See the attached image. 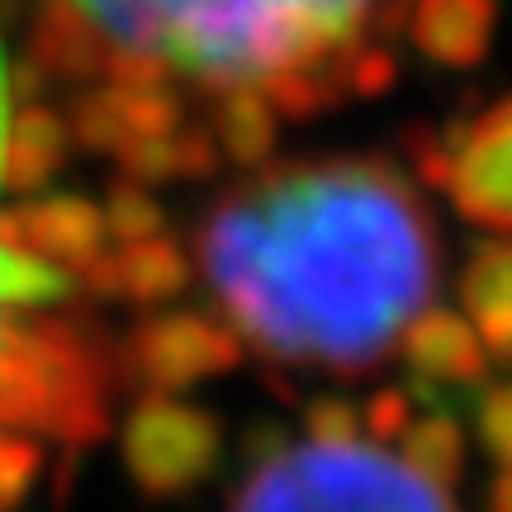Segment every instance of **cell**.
I'll return each mask as SVG.
<instances>
[{"instance_id": "1", "label": "cell", "mask_w": 512, "mask_h": 512, "mask_svg": "<svg viewBox=\"0 0 512 512\" xmlns=\"http://www.w3.org/2000/svg\"><path fill=\"white\" fill-rule=\"evenodd\" d=\"M195 261L247 347L356 380L432 309L441 228L389 157H309L256 166L209 204Z\"/></svg>"}, {"instance_id": "2", "label": "cell", "mask_w": 512, "mask_h": 512, "mask_svg": "<svg viewBox=\"0 0 512 512\" xmlns=\"http://www.w3.org/2000/svg\"><path fill=\"white\" fill-rule=\"evenodd\" d=\"M110 48L157 57L209 91L342 67L384 0H72Z\"/></svg>"}, {"instance_id": "3", "label": "cell", "mask_w": 512, "mask_h": 512, "mask_svg": "<svg viewBox=\"0 0 512 512\" xmlns=\"http://www.w3.org/2000/svg\"><path fill=\"white\" fill-rule=\"evenodd\" d=\"M228 512H460L451 494L380 446H285L252 465Z\"/></svg>"}, {"instance_id": "4", "label": "cell", "mask_w": 512, "mask_h": 512, "mask_svg": "<svg viewBox=\"0 0 512 512\" xmlns=\"http://www.w3.org/2000/svg\"><path fill=\"white\" fill-rule=\"evenodd\" d=\"M128 479L143 498H185L223 465L228 432L214 408L176 394H143L119 432Z\"/></svg>"}, {"instance_id": "5", "label": "cell", "mask_w": 512, "mask_h": 512, "mask_svg": "<svg viewBox=\"0 0 512 512\" xmlns=\"http://www.w3.org/2000/svg\"><path fill=\"white\" fill-rule=\"evenodd\" d=\"M119 384L147 394H181L242 366V337L209 313H147L124 342H114Z\"/></svg>"}, {"instance_id": "6", "label": "cell", "mask_w": 512, "mask_h": 512, "mask_svg": "<svg viewBox=\"0 0 512 512\" xmlns=\"http://www.w3.org/2000/svg\"><path fill=\"white\" fill-rule=\"evenodd\" d=\"M451 138V181L446 195L456 214L475 228L512 238V95L460 114Z\"/></svg>"}, {"instance_id": "7", "label": "cell", "mask_w": 512, "mask_h": 512, "mask_svg": "<svg viewBox=\"0 0 512 512\" xmlns=\"http://www.w3.org/2000/svg\"><path fill=\"white\" fill-rule=\"evenodd\" d=\"M403 366L413 375V399L441 403L437 389H470L484 384L489 375V351L479 342V332L470 328V318H460L451 309H422L408 332L399 337Z\"/></svg>"}, {"instance_id": "8", "label": "cell", "mask_w": 512, "mask_h": 512, "mask_svg": "<svg viewBox=\"0 0 512 512\" xmlns=\"http://www.w3.org/2000/svg\"><path fill=\"white\" fill-rule=\"evenodd\" d=\"M498 29V0H413L408 38L427 62L446 72H470L489 57Z\"/></svg>"}, {"instance_id": "9", "label": "cell", "mask_w": 512, "mask_h": 512, "mask_svg": "<svg viewBox=\"0 0 512 512\" xmlns=\"http://www.w3.org/2000/svg\"><path fill=\"white\" fill-rule=\"evenodd\" d=\"M460 304L494 366H512V238L470 247L460 266Z\"/></svg>"}, {"instance_id": "10", "label": "cell", "mask_w": 512, "mask_h": 512, "mask_svg": "<svg viewBox=\"0 0 512 512\" xmlns=\"http://www.w3.org/2000/svg\"><path fill=\"white\" fill-rule=\"evenodd\" d=\"M105 57H110V43L100 38L91 19L76 10L72 0H43L34 15V29H29V62L48 81H95L105 72Z\"/></svg>"}, {"instance_id": "11", "label": "cell", "mask_w": 512, "mask_h": 512, "mask_svg": "<svg viewBox=\"0 0 512 512\" xmlns=\"http://www.w3.org/2000/svg\"><path fill=\"white\" fill-rule=\"evenodd\" d=\"M72 157V124L67 114H57L53 105H24L19 114H10L5 128V147H0V185L29 195L43 190L57 171Z\"/></svg>"}, {"instance_id": "12", "label": "cell", "mask_w": 512, "mask_h": 512, "mask_svg": "<svg viewBox=\"0 0 512 512\" xmlns=\"http://www.w3.org/2000/svg\"><path fill=\"white\" fill-rule=\"evenodd\" d=\"M209 133L219 143L223 162H233L238 171H256V166L271 162L275 143H280V114L261 86H233V91H219V100H214Z\"/></svg>"}, {"instance_id": "13", "label": "cell", "mask_w": 512, "mask_h": 512, "mask_svg": "<svg viewBox=\"0 0 512 512\" xmlns=\"http://www.w3.org/2000/svg\"><path fill=\"white\" fill-rule=\"evenodd\" d=\"M114 256V275H119V299L138 304V309H157V304H171L176 294L190 290V256L176 238H143V242H124Z\"/></svg>"}, {"instance_id": "14", "label": "cell", "mask_w": 512, "mask_h": 512, "mask_svg": "<svg viewBox=\"0 0 512 512\" xmlns=\"http://www.w3.org/2000/svg\"><path fill=\"white\" fill-rule=\"evenodd\" d=\"M399 446L403 460L441 489L460 484V475H465V427L446 408H432L427 418H413V427L399 437Z\"/></svg>"}, {"instance_id": "15", "label": "cell", "mask_w": 512, "mask_h": 512, "mask_svg": "<svg viewBox=\"0 0 512 512\" xmlns=\"http://www.w3.org/2000/svg\"><path fill=\"white\" fill-rule=\"evenodd\" d=\"M67 124H72V143H81L86 152H100V157H119V147L128 143V128L119 119L110 86L76 91L67 105Z\"/></svg>"}, {"instance_id": "16", "label": "cell", "mask_w": 512, "mask_h": 512, "mask_svg": "<svg viewBox=\"0 0 512 512\" xmlns=\"http://www.w3.org/2000/svg\"><path fill=\"white\" fill-rule=\"evenodd\" d=\"M105 233H110L114 242H143V238H157L162 233V204L152 200V190L138 181H128V176H119V181H110V195H105Z\"/></svg>"}, {"instance_id": "17", "label": "cell", "mask_w": 512, "mask_h": 512, "mask_svg": "<svg viewBox=\"0 0 512 512\" xmlns=\"http://www.w3.org/2000/svg\"><path fill=\"white\" fill-rule=\"evenodd\" d=\"M57 299H67V275L48 261L0 247V304L34 309V304H57Z\"/></svg>"}, {"instance_id": "18", "label": "cell", "mask_w": 512, "mask_h": 512, "mask_svg": "<svg viewBox=\"0 0 512 512\" xmlns=\"http://www.w3.org/2000/svg\"><path fill=\"white\" fill-rule=\"evenodd\" d=\"M38 470H43V446L29 432L0 427V512L24 508V498L38 484Z\"/></svg>"}, {"instance_id": "19", "label": "cell", "mask_w": 512, "mask_h": 512, "mask_svg": "<svg viewBox=\"0 0 512 512\" xmlns=\"http://www.w3.org/2000/svg\"><path fill=\"white\" fill-rule=\"evenodd\" d=\"M475 437H479V446L498 460V465H512V380L479 389V399H475Z\"/></svg>"}, {"instance_id": "20", "label": "cell", "mask_w": 512, "mask_h": 512, "mask_svg": "<svg viewBox=\"0 0 512 512\" xmlns=\"http://www.w3.org/2000/svg\"><path fill=\"white\" fill-rule=\"evenodd\" d=\"M361 408L351 399H337V394H323L304 408V437L318 441V446H347V441H361Z\"/></svg>"}, {"instance_id": "21", "label": "cell", "mask_w": 512, "mask_h": 512, "mask_svg": "<svg viewBox=\"0 0 512 512\" xmlns=\"http://www.w3.org/2000/svg\"><path fill=\"white\" fill-rule=\"evenodd\" d=\"M119 166H124L128 181L138 185H157V181H181L176 171V133L162 138H133L119 147Z\"/></svg>"}, {"instance_id": "22", "label": "cell", "mask_w": 512, "mask_h": 512, "mask_svg": "<svg viewBox=\"0 0 512 512\" xmlns=\"http://www.w3.org/2000/svg\"><path fill=\"white\" fill-rule=\"evenodd\" d=\"M403 152H408V171L418 176L427 190H446L451 181V138L441 128H408L403 133Z\"/></svg>"}, {"instance_id": "23", "label": "cell", "mask_w": 512, "mask_h": 512, "mask_svg": "<svg viewBox=\"0 0 512 512\" xmlns=\"http://www.w3.org/2000/svg\"><path fill=\"white\" fill-rule=\"evenodd\" d=\"M394 81H399V57H394V48L361 43V48L347 57V95H356V100H375V95H384Z\"/></svg>"}, {"instance_id": "24", "label": "cell", "mask_w": 512, "mask_h": 512, "mask_svg": "<svg viewBox=\"0 0 512 512\" xmlns=\"http://www.w3.org/2000/svg\"><path fill=\"white\" fill-rule=\"evenodd\" d=\"M361 427H366L370 437L380 441H399L408 427H413V389H399V384H389L380 394H370V403L361 408Z\"/></svg>"}, {"instance_id": "25", "label": "cell", "mask_w": 512, "mask_h": 512, "mask_svg": "<svg viewBox=\"0 0 512 512\" xmlns=\"http://www.w3.org/2000/svg\"><path fill=\"white\" fill-rule=\"evenodd\" d=\"M219 166H223V152L209 128L200 124L176 128V171H181V181H209Z\"/></svg>"}, {"instance_id": "26", "label": "cell", "mask_w": 512, "mask_h": 512, "mask_svg": "<svg viewBox=\"0 0 512 512\" xmlns=\"http://www.w3.org/2000/svg\"><path fill=\"white\" fill-rule=\"evenodd\" d=\"M5 10H10V0H0V24H5ZM10 105H15V95H10V57H5V38H0V147H5V128H10Z\"/></svg>"}, {"instance_id": "27", "label": "cell", "mask_w": 512, "mask_h": 512, "mask_svg": "<svg viewBox=\"0 0 512 512\" xmlns=\"http://www.w3.org/2000/svg\"><path fill=\"white\" fill-rule=\"evenodd\" d=\"M489 512H512V465H503V475L489 484Z\"/></svg>"}, {"instance_id": "28", "label": "cell", "mask_w": 512, "mask_h": 512, "mask_svg": "<svg viewBox=\"0 0 512 512\" xmlns=\"http://www.w3.org/2000/svg\"><path fill=\"white\" fill-rule=\"evenodd\" d=\"M15 309H19V304H0V332L10 328V318H15ZM34 309H38V304H34Z\"/></svg>"}]
</instances>
